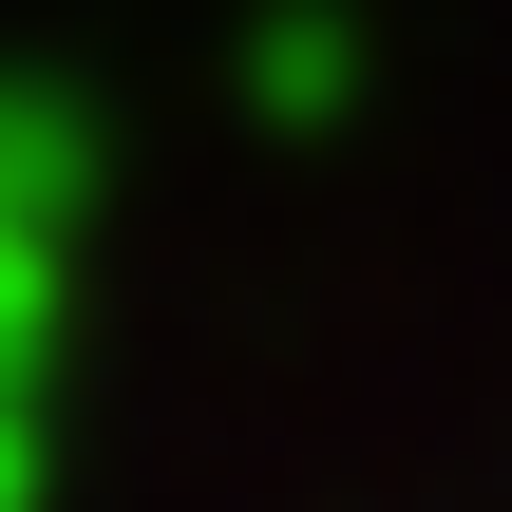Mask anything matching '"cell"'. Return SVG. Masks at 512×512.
Listing matches in <instances>:
<instances>
[{"instance_id": "cell-3", "label": "cell", "mask_w": 512, "mask_h": 512, "mask_svg": "<svg viewBox=\"0 0 512 512\" xmlns=\"http://www.w3.org/2000/svg\"><path fill=\"white\" fill-rule=\"evenodd\" d=\"M0 512H38V399H0Z\"/></svg>"}, {"instance_id": "cell-2", "label": "cell", "mask_w": 512, "mask_h": 512, "mask_svg": "<svg viewBox=\"0 0 512 512\" xmlns=\"http://www.w3.org/2000/svg\"><path fill=\"white\" fill-rule=\"evenodd\" d=\"M76 209H95V133H76V95H38V76H0V228H38V247H76Z\"/></svg>"}, {"instance_id": "cell-1", "label": "cell", "mask_w": 512, "mask_h": 512, "mask_svg": "<svg viewBox=\"0 0 512 512\" xmlns=\"http://www.w3.org/2000/svg\"><path fill=\"white\" fill-rule=\"evenodd\" d=\"M228 95H247L266 133H342V114H361V19H342V0H266V19L228 38Z\"/></svg>"}]
</instances>
